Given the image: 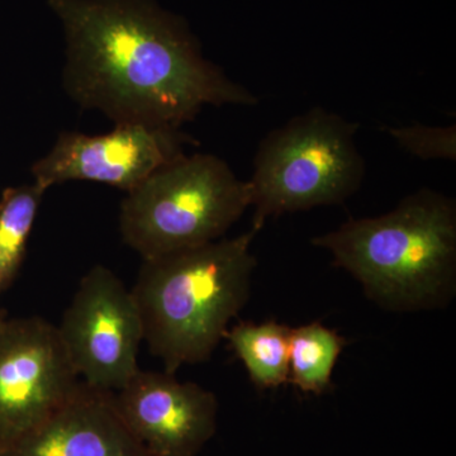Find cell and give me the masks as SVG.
<instances>
[{"label": "cell", "instance_id": "8fae6325", "mask_svg": "<svg viewBox=\"0 0 456 456\" xmlns=\"http://www.w3.org/2000/svg\"><path fill=\"white\" fill-rule=\"evenodd\" d=\"M290 327L275 321L240 322L224 338L259 389H275L289 382Z\"/></svg>", "mask_w": 456, "mask_h": 456}, {"label": "cell", "instance_id": "6da1fadb", "mask_svg": "<svg viewBox=\"0 0 456 456\" xmlns=\"http://www.w3.org/2000/svg\"><path fill=\"white\" fill-rule=\"evenodd\" d=\"M66 38L62 86L117 123L180 127L206 107L259 99L203 56L183 18L151 0H49Z\"/></svg>", "mask_w": 456, "mask_h": 456}, {"label": "cell", "instance_id": "8992f818", "mask_svg": "<svg viewBox=\"0 0 456 456\" xmlns=\"http://www.w3.org/2000/svg\"><path fill=\"white\" fill-rule=\"evenodd\" d=\"M56 327L75 371L93 388L119 391L139 371V305L107 266H93L84 275Z\"/></svg>", "mask_w": 456, "mask_h": 456}, {"label": "cell", "instance_id": "4fadbf2b", "mask_svg": "<svg viewBox=\"0 0 456 456\" xmlns=\"http://www.w3.org/2000/svg\"><path fill=\"white\" fill-rule=\"evenodd\" d=\"M46 191L33 182L8 189L0 200V296L20 274L36 216Z\"/></svg>", "mask_w": 456, "mask_h": 456}, {"label": "cell", "instance_id": "ba28073f", "mask_svg": "<svg viewBox=\"0 0 456 456\" xmlns=\"http://www.w3.org/2000/svg\"><path fill=\"white\" fill-rule=\"evenodd\" d=\"M194 145L197 140L180 127L143 123H117L97 136L62 132L49 154L33 165V180L45 191L84 180L128 193Z\"/></svg>", "mask_w": 456, "mask_h": 456}, {"label": "cell", "instance_id": "7a4b0ae2", "mask_svg": "<svg viewBox=\"0 0 456 456\" xmlns=\"http://www.w3.org/2000/svg\"><path fill=\"white\" fill-rule=\"evenodd\" d=\"M383 310H443L456 293V203L422 188L378 217L353 218L312 239Z\"/></svg>", "mask_w": 456, "mask_h": 456}, {"label": "cell", "instance_id": "9c48e42d", "mask_svg": "<svg viewBox=\"0 0 456 456\" xmlns=\"http://www.w3.org/2000/svg\"><path fill=\"white\" fill-rule=\"evenodd\" d=\"M131 431L154 456H197L217 431L215 393L167 371H137L114 392Z\"/></svg>", "mask_w": 456, "mask_h": 456}, {"label": "cell", "instance_id": "3957f363", "mask_svg": "<svg viewBox=\"0 0 456 456\" xmlns=\"http://www.w3.org/2000/svg\"><path fill=\"white\" fill-rule=\"evenodd\" d=\"M257 232L143 260L132 288L143 341L165 371L208 362L250 298Z\"/></svg>", "mask_w": 456, "mask_h": 456}, {"label": "cell", "instance_id": "30bf717a", "mask_svg": "<svg viewBox=\"0 0 456 456\" xmlns=\"http://www.w3.org/2000/svg\"><path fill=\"white\" fill-rule=\"evenodd\" d=\"M0 456H154L131 431L114 393L84 382L49 419Z\"/></svg>", "mask_w": 456, "mask_h": 456}, {"label": "cell", "instance_id": "5bb4252c", "mask_svg": "<svg viewBox=\"0 0 456 456\" xmlns=\"http://www.w3.org/2000/svg\"><path fill=\"white\" fill-rule=\"evenodd\" d=\"M387 134L407 154L424 161L456 160V127L452 126H402L387 127Z\"/></svg>", "mask_w": 456, "mask_h": 456}, {"label": "cell", "instance_id": "52a82bcc", "mask_svg": "<svg viewBox=\"0 0 456 456\" xmlns=\"http://www.w3.org/2000/svg\"><path fill=\"white\" fill-rule=\"evenodd\" d=\"M57 327L32 316L0 327V455L49 419L79 388Z\"/></svg>", "mask_w": 456, "mask_h": 456}, {"label": "cell", "instance_id": "7c38bea8", "mask_svg": "<svg viewBox=\"0 0 456 456\" xmlns=\"http://www.w3.org/2000/svg\"><path fill=\"white\" fill-rule=\"evenodd\" d=\"M345 346L346 340L321 322L290 329L289 382L305 395H322Z\"/></svg>", "mask_w": 456, "mask_h": 456}, {"label": "cell", "instance_id": "277c9868", "mask_svg": "<svg viewBox=\"0 0 456 456\" xmlns=\"http://www.w3.org/2000/svg\"><path fill=\"white\" fill-rule=\"evenodd\" d=\"M360 125L322 107L270 131L257 147L250 180L253 228L285 213L342 204L362 187Z\"/></svg>", "mask_w": 456, "mask_h": 456}, {"label": "cell", "instance_id": "9a60e30c", "mask_svg": "<svg viewBox=\"0 0 456 456\" xmlns=\"http://www.w3.org/2000/svg\"><path fill=\"white\" fill-rule=\"evenodd\" d=\"M5 320H7V318H5V314H3L2 310H0V327H2L3 323H4Z\"/></svg>", "mask_w": 456, "mask_h": 456}, {"label": "cell", "instance_id": "5b68a950", "mask_svg": "<svg viewBox=\"0 0 456 456\" xmlns=\"http://www.w3.org/2000/svg\"><path fill=\"white\" fill-rule=\"evenodd\" d=\"M126 194L119 231L142 260L217 241L251 206L248 180L200 152L180 156Z\"/></svg>", "mask_w": 456, "mask_h": 456}]
</instances>
